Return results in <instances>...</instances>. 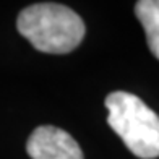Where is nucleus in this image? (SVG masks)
Listing matches in <instances>:
<instances>
[{"mask_svg":"<svg viewBox=\"0 0 159 159\" xmlns=\"http://www.w3.org/2000/svg\"><path fill=\"white\" fill-rule=\"evenodd\" d=\"M26 151L31 159H84L73 136L52 125L36 128L28 140Z\"/></svg>","mask_w":159,"mask_h":159,"instance_id":"3","label":"nucleus"},{"mask_svg":"<svg viewBox=\"0 0 159 159\" xmlns=\"http://www.w3.org/2000/svg\"><path fill=\"white\" fill-rule=\"evenodd\" d=\"M107 124L140 159L159 157V115L143 101L125 91L106 98Z\"/></svg>","mask_w":159,"mask_h":159,"instance_id":"2","label":"nucleus"},{"mask_svg":"<svg viewBox=\"0 0 159 159\" xmlns=\"http://www.w3.org/2000/svg\"><path fill=\"white\" fill-rule=\"evenodd\" d=\"M21 36L46 54H67L84 38V23L71 8L60 3H36L21 10L16 20Z\"/></svg>","mask_w":159,"mask_h":159,"instance_id":"1","label":"nucleus"},{"mask_svg":"<svg viewBox=\"0 0 159 159\" xmlns=\"http://www.w3.org/2000/svg\"><path fill=\"white\" fill-rule=\"evenodd\" d=\"M135 15L146 34V42L156 59L159 60V0H140L135 5Z\"/></svg>","mask_w":159,"mask_h":159,"instance_id":"4","label":"nucleus"}]
</instances>
